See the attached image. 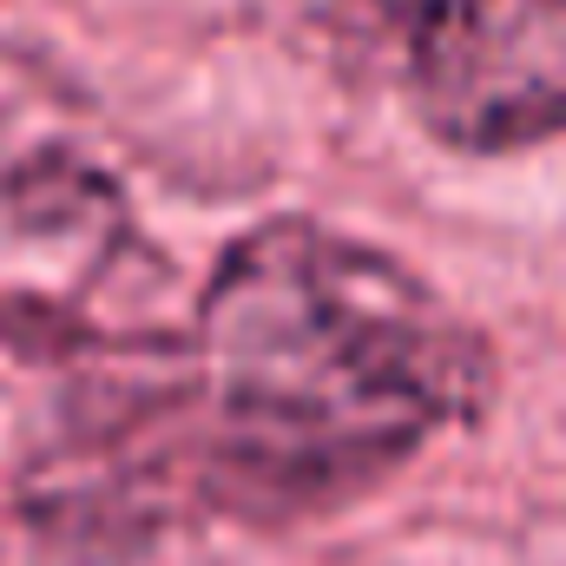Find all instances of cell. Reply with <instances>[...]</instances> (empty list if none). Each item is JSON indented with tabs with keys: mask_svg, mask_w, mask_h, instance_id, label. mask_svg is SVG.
<instances>
[{
	"mask_svg": "<svg viewBox=\"0 0 566 566\" xmlns=\"http://www.w3.org/2000/svg\"><path fill=\"white\" fill-rule=\"evenodd\" d=\"M409 93L428 133L461 151L566 133V0H422Z\"/></svg>",
	"mask_w": 566,
	"mask_h": 566,
	"instance_id": "obj_2",
	"label": "cell"
},
{
	"mask_svg": "<svg viewBox=\"0 0 566 566\" xmlns=\"http://www.w3.org/2000/svg\"><path fill=\"white\" fill-rule=\"evenodd\" d=\"M126 251L113 185L73 158L0 165V316H73Z\"/></svg>",
	"mask_w": 566,
	"mask_h": 566,
	"instance_id": "obj_3",
	"label": "cell"
},
{
	"mask_svg": "<svg viewBox=\"0 0 566 566\" xmlns=\"http://www.w3.org/2000/svg\"><path fill=\"white\" fill-rule=\"evenodd\" d=\"M211 461L244 507H316L488 402V343L389 251L283 218L238 238L198 310Z\"/></svg>",
	"mask_w": 566,
	"mask_h": 566,
	"instance_id": "obj_1",
	"label": "cell"
}]
</instances>
